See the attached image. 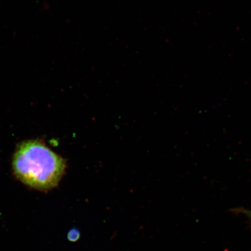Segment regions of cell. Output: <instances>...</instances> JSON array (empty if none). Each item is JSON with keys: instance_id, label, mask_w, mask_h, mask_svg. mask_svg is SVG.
<instances>
[{"instance_id": "obj_1", "label": "cell", "mask_w": 251, "mask_h": 251, "mask_svg": "<svg viewBox=\"0 0 251 251\" xmlns=\"http://www.w3.org/2000/svg\"><path fill=\"white\" fill-rule=\"evenodd\" d=\"M12 165L19 179L40 190L57 186L66 168L64 159L37 141L21 144L15 153Z\"/></svg>"}, {"instance_id": "obj_2", "label": "cell", "mask_w": 251, "mask_h": 251, "mask_svg": "<svg viewBox=\"0 0 251 251\" xmlns=\"http://www.w3.org/2000/svg\"><path fill=\"white\" fill-rule=\"evenodd\" d=\"M80 237V233L79 230L76 228H71L69 231L67 238L71 242H76Z\"/></svg>"}, {"instance_id": "obj_3", "label": "cell", "mask_w": 251, "mask_h": 251, "mask_svg": "<svg viewBox=\"0 0 251 251\" xmlns=\"http://www.w3.org/2000/svg\"><path fill=\"white\" fill-rule=\"evenodd\" d=\"M241 212H243L244 214L247 215V217L249 218L251 221V211L246 209H241Z\"/></svg>"}]
</instances>
